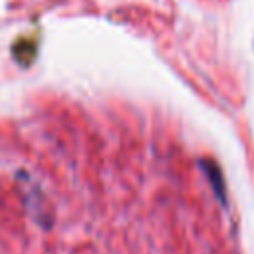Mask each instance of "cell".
Returning a JSON list of instances; mask_svg holds the SVG:
<instances>
[]
</instances>
